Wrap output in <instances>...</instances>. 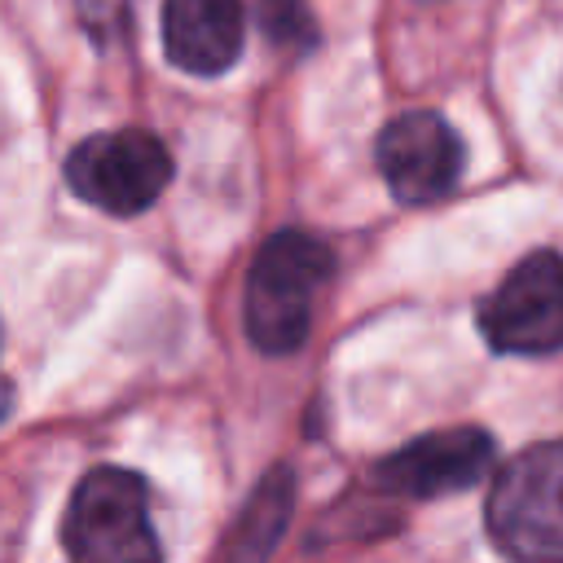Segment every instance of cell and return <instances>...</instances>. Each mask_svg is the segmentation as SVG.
I'll return each instance as SVG.
<instances>
[{
	"label": "cell",
	"instance_id": "obj_10",
	"mask_svg": "<svg viewBox=\"0 0 563 563\" xmlns=\"http://www.w3.org/2000/svg\"><path fill=\"white\" fill-rule=\"evenodd\" d=\"M255 18L264 40L277 53H312L317 48V18L308 9V0H255Z\"/></svg>",
	"mask_w": 563,
	"mask_h": 563
},
{
	"label": "cell",
	"instance_id": "obj_3",
	"mask_svg": "<svg viewBox=\"0 0 563 563\" xmlns=\"http://www.w3.org/2000/svg\"><path fill=\"white\" fill-rule=\"evenodd\" d=\"M488 537L515 559H563V440L510 457L484 506Z\"/></svg>",
	"mask_w": 563,
	"mask_h": 563
},
{
	"label": "cell",
	"instance_id": "obj_4",
	"mask_svg": "<svg viewBox=\"0 0 563 563\" xmlns=\"http://www.w3.org/2000/svg\"><path fill=\"white\" fill-rule=\"evenodd\" d=\"M66 189L106 211V216H136L145 211L172 180V154L154 132L114 128L84 136L62 163Z\"/></svg>",
	"mask_w": 563,
	"mask_h": 563
},
{
	"label": "cell",
	"instance_id": "obj_6",
	"mask_svg": "<svg viewBox=\"0 0 563 563\" xmlns=\"http://www.w3.org/2000/svg\"><path fill=\"white\" fill-rule=\"evenodd\" d=\"M374 163L400 202L422 207L457 189L466 150H462V136L435 110H409L378 132Z\"/></svg>",
	"mask_w": 563,
	"mask_h": 563
},
{
	"label": "cell",
	"instance_id": "obj_1",
	"mask_svg": "<svg viewBox=\"0 0 563 563\" xmlns=\"http://www.w3.org/2000/svg\"><path fill=\"white\" fill-rule=\"evenodd\" d=\"M330 277H334V251L321 238L303 229L273 233L246 268V290H242L246 339L264 356L299 352L312 330V303Z\"/></svg>",
	"mask_w": 563,
	"mask_h": 563
},
{
	"label": "cell",
	"instance_id": "obj_9",
	"mask_svg": "<svg viewBox=\"0 0 563 563\" xmlns=\"http://www.w3.org/2000/svg\"><path fill=\"white\" fill-rule=\"evenodd\" d=\"M290 506H295V471L290 466H273L255 493L246 497L242 515L233 519L229 537H224V554L229 559H264L282 532H286V519H290Z\"/></svg>",
	"mask_w": 563,
	"mask_h": 563
},
{
	"label": "cell",
	"instance_id": "obj_8",
	"mask_svg": "<svg viewBox=\"0 0 563 563\" xmlns=\"http://www.w3.org/2000/svg\"><path fill=\"white\" fill-rule=\"evenodd\" d=\"M163 53L185 75H224L242 57V0H163Z\"/></svg>",
	"mask_w": 563,
	"mask_h": 563
},
{
	"label": "cell",
	"instance_id": "obj_11",
	"mask_svg": "<svg viewBox=\"0 0 563 563\" xmlns=\"http://www.w3.org/2000/svg\"><path fill=\"white\" fill-rule=\"evenodd\" d=\"M128 4L132 0H79V22L92 31L97 44H110L128 31Z\"/></svg>",
	"mask_w": 563,
	"mask_h": 563
},
{
	"label": "cell",
	"instance_id": "obj_2",
	"mask_svg": "<svg viewBox=\"0 0 563 563\" xmlns=\"http://www.w3.org/2000/svg\"><path fill=\"white\" fill-rule=\"evenodd\" d=\"M62 545L79 563H141L158 559L150 528V488L136 471L97 466L88 471L66 506Z\"/></svg>",
	"mask_w": 563,
	"mask_h": 563
},
{
	"label": "cell",
	"instance_id": "obj_5",
	"mask_svg": "<svg viewBox=\"0 0 563 563\" xmlns=\"http://www.w3.org/2000/svg\"><path fill=\"white\" fill-rule=\"evenodd\" d=\"M475 325L501 356H554L563 352V255L532 251L506 282L479 299Z\"/></svg>",
	"mask_w": 563,
	"mask_h": 563
},
{
	"label": "cell",
	"instance_id": "obj_12",
	"mask_svg": "<svg viewBox=\"0 0 563 563\" xmlns=\"http://www.w3.org/2000/svg\"><path fill=\"white\" fill-rule=\"evenodd\" d=\"M422 4H440V0H422Z\"/></svg>",
	"mask_w": 563,
	"mask_h": 563
},
{
	"label": "cell",
	"instance_id": "obj_7",
	"mask_svg": "<svg viewBox=\"0 0 563 563\" xmlns=\"http://www.w3.org/2000/svg\"><path fill=\"white\" fill-rule=\"evenodd\" d=\"M493 457H497V449L484 427H444V431L418 435L405 449L387 453L369 471V479L391 497L431 501V497L479 484L493 471Z\"/></svg>",
	"mask_w": 563,
	"mask_h": 563
}]
</instances>
